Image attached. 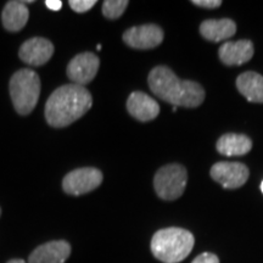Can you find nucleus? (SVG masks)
I'll use <instances>...</instances> for the list:
<instances>
[{
	"label": "nucleus",
	"mask_w": 263,
	"mask_h": 263,
	"mask_svg": "<svg viewBox=\"0 0 263 263\" xmlns=\"http://www.w3.org/2000/svg\"><path fill=\"white\" fill-rule=\"evenodd\" d=\"M93 98L85 87L66 84L54 90L45 104V120L55 128L67 127L91 108Z\"/></svg>",
	"instance_id": "f257e3e1"
},
{
	"label": "nucleus",
	"mask_w": 263,
	"mask_h": 263,
	"mask_svg": "<svg viewBox=\"0 0 263 263\" xmlns=\"http://www.w3.org/2000/svg\"><path fill=\"white\" fill-rule=\"evenodd\" d=\"M149 88L157 98L172 106L197 107L205 100V90L199 83L182 81L166 66H156L147 77Z\"/></svg>",
	"instance_id": "f03ea898"
},
{
	"label": "nucleus",
	"mask_w": 263,
	"mask_h": 263,
	"mask_svg": "<svg viewBox=\"0 0 263 263\" xmlns=\"http://www.w3.org/2000/svg\"><path fill=\"white\" fill-rule=\"evenodd\" d=\"M195 244L194 235L183 228L160 229L151 239V252L163 263H179L192 252Z\"/></svg>",
	"instance_id": "7ed1b4c3"
},
{
	"label": "nucleus",
	"mask_w": 263,
	"mask_h": 263,
	"mask_svg": "<svg viewBox=\"0 0 263 263\" xmlns=\"http://www.w3.org/2000/svg\"><path fill=\"white\" fill-rule=\"evenodd\" d=\"M41 94V80L34 71L22 68L10 80V97L16 112L26 116L34 110Z\"/></svg>",
	"instance_id": "20e7f679"
},
{
	"label": "nucleus",
	"mask_w": 263,
	"mask_h": 263,
	"mask_svg": "<svg viewBox=\"0 0 263 263\" xmlns=\"http://www.w3.org/2000/svg\"><path fill=\"white\" fill-rule=\"evenodd\" d=\"M188 183V172L179 163H170L161 167L154 178V188L157 196L166 201H173L183 195Z\"/></svg>",
	"instance_id": "39448f33"
},
{
	"label": "nucleus",
	"mask_w": 263,
	"mask_h": 263,
	"mask_svg": "<svg viewBox=\"0 0 263 263\" xmlns=\"http://www.w3.org/2000/svg\"><path fill=\"white\" fill-rule=\"evenodd\" d=\"M103 173L93 167H84L71 171L62 180V189L68 195H83L93 192L103 183Z\"/></svg>",
	"instance_id": "423d86ee"
},
{
	"label": "nucleus",
	"mask_w": 263,
	"mask_h": 263,
	"mask_svg": "<svg viewBox=\"0 0 263 263\" xmlns=\"http://www.w3.org/2000/svg\"><path fill=\"white\" fill-rule=\"evenodd\" d=\"M163 41V31L157 25L134 26L123 33V42L128 47L147 50L159 47Z\"/></svg>",
	"instance_id": "0eeeda50"
},
{
	"label": "nucleus",
	"mask_w": 263,
	"mask_h": 263,
	"mask_svg": "<svg viewBox=\"0 0 263 263\" xmlns=\"http://www.w3.org/2000/svg\"><path fill=\"white\" fill-rule=\"evenodd\" d=\"M100 60L93 52H82L74 57L66 68L67 77L73 84L82 85L90 83L99 71Z\"/></svg>",
	"instance_id": "6e6552de"
},
{
	"label": "nucleus",
	"mask_w": 263,
	"mask_h": 263,
	"mask_svg": "<svg viewBox=\"0 0 263 263\" xmlns=\"http://www.w3.org/2000/svg\"><path fill=\"white\" fill-rule=\"evenodd\" d=\"M211 177L226 189H238L248 182L250 172L244 163L217 162L211 167Z\"/></svg>",
	"instance_id": "1a4fd4ad"
},
{
	"label": "nucleus",
	"mask_w": 263,
	"mask_h": 263,
	"mask_svg": "<svg viewBox=\"0 0 263 263\" xmlns=\"http://www.w3.org/2000/svg\"><path fill=\"white\" fill-rule=\"evenodd\" d=\"M54 54V44L47 38L34 37L26 41L18 50V57L26 64L42 66L50 60Z\"/></svg>",
	"instance_id": "9d476101"
},
{
	"label": "nucleus",
	"mask_w": 263,
	"mask_h": 263,
	"mask_svg": "<svg viewBox=\"0 0 263 263\" xmlns=\"http://www.w3.org/2000/svg\"><path fill=\"white\" fill-rule=\"evenodd\" d=\"M71 255V245L65 240L45 242L29 255L28 263H65Z\"/></svg>",
	"instance_id": "9b49d317"
},
{
	"label": "nucleus",
	"mask_w": 263,
	"mask_h": 263,
	"mask_svg": "<svg viewBox=\"0 0 263 263\" xmlns=\"http://www.w3.org/2000/svg\"><path fill=\"white\" fill-rule=\"evenodd\" d=\"M127 110L136 120L149 122L160 114V105L150 95L143 91H133L127 100Z\"/></svg>",
	"instance_id": "f8f14e48"
},
{
	"label": "nucleus",
	"mask_w": 263,
	"mask_h": 263,
	"mask_svg": "<svg viewBox=\"0 0 263 263\" xmlns=\"http://www.w3.org/2000/svg\"><path fill=\"white\" fill-rule=\"evenodd\" d=\"M254 44L251 41L242 39L236 42H227L219 48L218 55L227 66H240L250 61L254 57Z\"/></svg>",
	"instance_id": "ddd939ff"
},
{
	"label": "nucleus",
	"mask_w": 263,
	"mask_h": 263,
	"mask_svg": "<svg viewBox=\"0 0 263 263\" xmlns=\"http://www.w3.org/2000/svg\"><path fill=\"white\" fill-rule=\"evenodd\" d=\"M236 32V25L230 18L206 20L200 26V33L206 41L223 42L232 38Z\"/></svg>",
	"instance_id": "4468645a"
},
{
	"label": "nucleus",
	"mask_w": 263,
	"mask_h": 263,
	"mask_svg": "<svg viewBox=\"0 0 263 263\" xmlns=\"http://www.w3.org/2000/svg\"><path fill=\"white\" fill-rule=\"evenodd\" d=\"M217 151L224 156H242L252 149V141L244 134L227 133L216 144Z\"/></svg>",
	"instance_id": "2eb2a0df"
},
{
	"label": "nucleus",
	"mask_w": 263,
	"mask_h": 263,
	"mask_svg": "<svg viewBox=\"0 0 263 263\" xmlns=\"http://www.w3.org/2000/svg\"><path fill=\"white\" fill-rule=\"evenodd\" d=\"M239 93L251 103L263 104V76L257 72H244L236 78Z\"/></svg>",
	"instance_id": "dca6fc26"
},
{
	"label": "nucleus",
	"mask_w": 263,
	"mask_h": 263,
	"mask_svg": "<svg viewBox=\"0 0 263 263\" xmlns=\"http://www.w3.org/2000/svg\"><path fill=\"white\" fill-rule=\"evenodd\" d=\"M29 12L24 2H9L4 6L2 21L9 32H18L28 22Z\"/></svg>",
	"instance_id": "f3484780"
},
{
	"label": "nucleus",
	"mask_w": 263,
	"mask_h": 263,
	"mask_svg": "<svg viewBox=\"0 0 263 263\" xmlns=\"http://www.w3.org/2000/svg\"><path fill=\"white\" fill-rule=\"evenodd\" d=\"M128 4L127 0H106L103 3V15L108 20H116L123 15Z\"/></svg>",
	"instance_id": "a211bd4d"
},
{
	"label": "nucleus",
	"mask_w": 263,
	"mask_h": 263,
	"mask_svg": "<svg viewBox=\"0 0 263 263\" xmlns=\"http://www.w3.org/2000/svg\"><path fill=\"white\" fill-rule=\"evenodd\" d=\"M68 4L73 11L78 12V14H83V12H87L88 10L93 8L97 4V2L95 0H70Z\"/></svg>",
	"instance_id": "6ab92c4d"
},
{
	"label": "nucleus",
	"mask_w": 263,
	"mask_h": 263,
	"mask_svg": "<svg viewBox=\"0 0 263 263\" xmlns=\"http://www.w3.org/2000/svg\"><path fill=\"white\" fill-rule=\"evenodd\" d=\"M193 4L203 9H217L222 5L221 0H193Z\"/></svg>",
	"instance_id": "aec40b11"
},
{
	"label": "nucleus",
	"mask_w": 263,
	"mask_h": 263,
	"mask_svg": "<svg viewBox=\"0 0 263 263\" xmlns=\"http://www.w3.org/2000/svg\"><path fill=\"white\" fill-rule=\"evenodd\" d=\"M192 263H219L218 257L211 252H203L194 259Z\"/></svg>",
	"instance_id": "412c9836"
},
{
	"label": "nucleus",
	"mask_w": 263,
	"mask_h": 263,
	"mask_svg": "<svg viewBox=\"0 0 263 263\" xmlns=\"http://www.w3.org/2000/svg\"><path fill=\"white\" fill-rule=\"evenodd\" d=\"M45 5H47L48 9H50L51 11H59L62 8V2L60 0H47L45 2Z\"/></svg>",
	"instance_id": "4be33fe9"
},
{
	"label": "nucleus",
	"mask_w": 263,
	"mask_h": 263,
	"mask_svg": "<svg viewBox=\"0 0 263 263\" xmlns=\"http://www.w3.org/2000/svg\"><path fill=\"white\" fill-rule=\"evenodd\" d=\"M6 263H26V261H24V259L21 258H15V259H10V261Z\"/></svg>",
	"instance_id": "5701e85b"
},
{
	"label": "nucleus",
	"mask_w": 263,
	"mask_h": 263,
	"mask_svg": "<svg viewBox=\"0 0 263 263\" xmlns=\"http://www.w3.org/2000/svg\"><path fill=\"white\" fill-rule=\"evenodd\" d=\"M177 108H178V107H177V106H173V107H172V110H173V112H176V111H177Z\"/></svg>",
	"instance_id": "b1692460"
},
{
	"label": "nucleus",
	"mask_w": 263,
	"mask_h": 263,
	"mask_svg": "<svg viewBox=\"0 0 263 263\" xmlns=\"http://www.w3.org/2000/svg\"><path fill=\"white\" fill-rule=\"evenodd\" d=\"M97 49H98V50H101V45H100V44H98V47H97Z\"/></svg>",
	"instance_id": "393cba45"
},
{
	"label": "nucleus",
	"mask_w": 263,
	"mask_h": 263,
	"mask_svg": "<svg viewBox=\"0 0 263 263\" xmlns=\"http://www.w3.org/2000/svg\"><path fill=\"white\" fill-rule=\"evenodd\" d=\"M261 192L263 194V180H262V183H261Z\"/></svg>",
	"instance_id": "a878e982"
},
{
	"label": "nucleus",
	"mask_w": 263,
	"mask_h": 263,
	"mask_svg": "<svg viewBox=\"0 0 263 263\" xmlns=\"http://www.w3.org/2000/svg\"><path fill=\"white\" fill-rule=\"evenodd\" d=\"M0 215H2V209H0Z\"/></svg>",
	"instance_id": "bb28decb"
}]
</instances>
